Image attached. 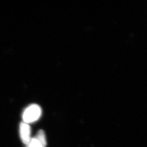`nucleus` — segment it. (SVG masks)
Instances as JSON below:
<instances>
[{"instance_id":"2","label":"nucleus","mask_w":147,"mask_h":147,"mask_svg":"<svg viewBox=\"0 0 147 147\" xmlns=\"http://www.w3.org/2000/svg\"><path fill=\"white\" fill-rule=\"evenodd\" d=\"M47 144V137L42 130H39L36 136L32 137L26 147H46Z\"/></svg>"},{"instance_id":"1","label":"nucleus","mask_w":147,"mask_h":147,"mask_svg":"<svg viewBox=\"0 0 147 147\" xmlns=\"http://www.w3.org/2000/svg\"><path fill=\"white\" fill-rule=\"evenodd\" d=\"M42 111L41 107L37 104H32L26 107L22 114L23 122L30 124L38 121L41 117Z\"/></svg>"},{"instance_id":"3","label":"nucleus","mask_w":147,"mask_h":147,"mask_svg":"<svg viewBox=\"0 0 147 147\" xmlns=\"http://www.w3.org/2000/svg\"><path fill=\"white\" fill-rule=\"evenodd\" d=\"M19 134L21 141L27 145L31 139V129L28 124L21 122L19 126Z\"/></svg>"}]
</instances>
